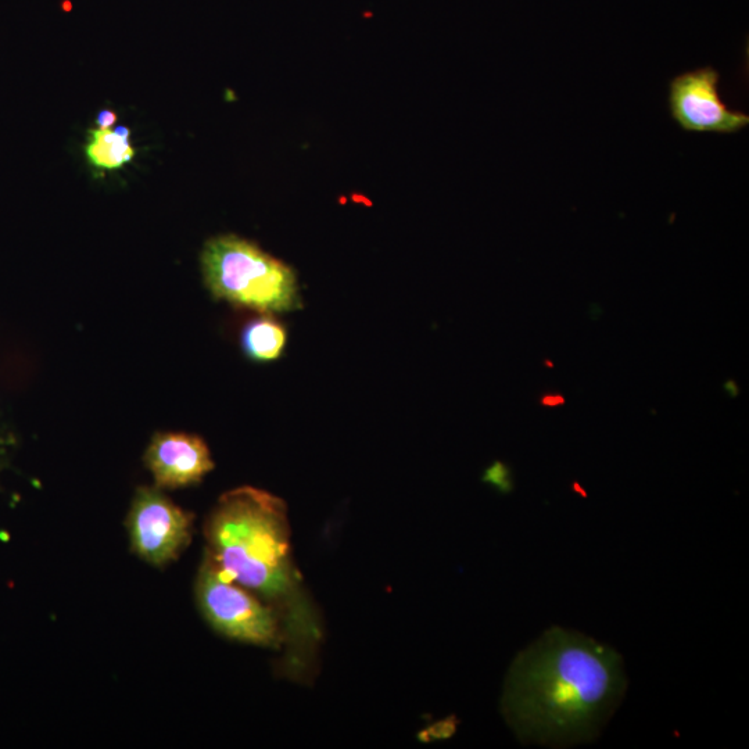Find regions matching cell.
Wrapping results in <instances>:
<instances>
[{
    "mask_svg": "<svg viewBox=\"0 0 749 749\" xmlns=\"http://www.w3.org/2000/svg\"><path fill=\"white\" fill-rule=\"evenodd\" d=\"M626 688L614 648L553 626L512 662L501 712L521 743L569 747L601 733Z\"/></svg>",
    "mask_w": 749,
    "mask_h": 749,
    "instance_id": "1",
    "label": "cell"
},
{
    "mask_svg": "<svg viewBox=\"0 0 749 749\" xmlns=\"http://www.w3.org/2000/svg\"><path fill=\"white\" fill-rule=\"evenodd\" d=\"M204 536L211 564L277 614L286 675L306 680L317 666L324 623L293 559L285 503L254 487L231 490L211 511Z\"/></svg>",
    "mask_w": 749,
    "mask_h": 749,
    "instance_id": "2",
    "label": "cell"
},
{
    "mask_svg": "<svg viewBox=\"0 0 749 749\" xmlns=\"http://www.w3.org/2000/svg\"><path fill=\"white\" fill-rule=\"evenodd\" d=\"M202 267L217 299L260 313L299 307L295 271L249 240L234 235L210 239L204 246Z\"/></svg>",
    "mask_w": 749,
    "mask_h": 749,
    "instance_id": "3",
    "label": "cell"
},
{
    "mask_svg": "<svg viewBox=\"0 0 749 749\" xmlns=\"http://www.w3.org/2000/svg\"><path fill=\"white\" fill-rule=\"evenodd\" d=\"M197 604L214 630L228 639L260 647H283L281 623L270 605L228 579L204 558L196 583Z\"/></svg>",
    "mask_w": 749,
    "mask_h": 749,
    "instance_id": "4",
    "label": "cell"
},
{
    "mask_svg": "<svg viewBox=\"0 0 749 749\" xmlns=\"http://www.w3.org/2000/svg\"><path fill=\"white\" fill-rule=\"evenodd\" d=\"M132 550L154 566H164L184 553L192 540L193 515L172 503L159 487H141L128 515Z\"/></svg>",
    "mask_w": 749,
    "mask_h": 749,
    "instance_id": "5",
    "label": "cell"
},
{
    "mask_svg": "<svg viewBox=\"0 0 749 749\" xmlns=\"http://www.w3.org/2000/svg\"><path fill=\"white\" fill-rule=\"evenodd\" d=\"M720 74L711 66L676 75L669 84V110L683 131L734 135L749 125L748 114L720 99Z\"/></svg>",
    "mask_w": 749,
    "mask_h": 749,
    "instance_id": "6",
    "label": "cell"
},
{
    "mask_svg": "<svg viewBox=\"0 0 749 749\" xmlns=\"http://www.w3.org/2000/svg\"><path fill=\"white\" fill-rule=\"evenodd\" d=\"M145 460L159 489L195 485L214 468L207 444L199 436L186 433L154 436Z\"/></svg>",
    "mask_w": 749,
    "mask_h": 749,
    "instance_id": "7",
    "label": "cell"
},
{
    "mask_svg": "<svg viewBox=\"0 0 749 749\" xmlns=\"http://www.w3.org/2000/svg\"><path fill=\"white\" fill-rule=\"evenodd\" d=\"M285 344L286 329L270 317L256 318L243 328L242 349L258 363L277 360Z\"/></svg>",
    "mask_w": 749,
    "mask_h": 749,
    "instance_id": "8",
    "label": "cell"
},
{
    "mask_svg": "<svg viewBox=\"0 0 749 749\" xmlns=\"http://www.w3.org/2000/svg\"><path fill=\"white\" fill-rule=\"evenodd\" d=\"M86 159L99 170H117L131 163L135 149L129 139L114 134L111 128H98L89 131L85 146Z\"/></svg>",
    "mask_w": 749,
    "mask_h": 749,
    "instance_id": "9",
    "label": "cell"
},
{
    "mask_svg": "<svg viewBox=\"0 0 749 749\" xmlns=\"http://www.w3.org/2000/svg\"><path fill=\"white\" fill-rule=\"evenodd\" d=\"M486 482L496 486L500 492L510 493L514 483H512L511 469L503 462H496L493 467L487 469L485 475Z\"/></svg>",
    "mask_w": 749,
    "mask_h": 749,
    "instance_id": "10",
    "label": "cell"
},
{
    "mask_svg": "<svg viewBox=\"0 0 749 749\" xmlns=\"http://www.w3.org/2000/svg\"><path fill=\"white\" fill-rule=\"evenodd\" d=\"M455 722L454 718L443 720V722L437 723L430 729V736L436 738V740H443V738H449L455 733Z\"/></svg>",
    "mask_w": 749,
    "mask_h": 749,
    "instance_id": "11",
    "label": "cell"
},
{
    "mask_svg": "<svg viewBox=\"0 0 749 749\" xmlns=\"http://www.w3.org/2000/svg\"><path fill=\"white\" fill-rule=\"evenodd\" d=\"M540 404L541 406L546 407V408H555L559 406H564L565 397L562 396V394L558 392L544 393L543 396L540 397Z\"/></svg>",
    "mask_w": 749,
    "mask_h": 749,
    "instance_id": "12",
    "label": "cell"
},
{
    "mask_svg": "<svg viewBox=\"0 0 749 749\" xmlns=\"http://www.w3.org/2000/svg\"><path fill=\"white\" fill-rule=\"evenodd\" d=\"M117 120V114L113 113V111L110 110H103L100 111L98 116V125L99 128H110L113 127L114 124H116Z\"/></svg>",
    "mask_w": 749,
    "mask_h": 749,
    "instance_id": "13",
    "label": "cell"
},
{
    "mask_svg": "<svg viewBox=\"0 0 749 749\" xmlns=\"http://www.w3.org/2000/svg\"><path fill=\"white\" fill-rule=\"evenodd\" d=\"M114 134H117L118 136H121V138L129 139V135H131V131H129V128L124 127V125H117V127H114L113 129Z\"/></svg>",
    "mask_w": 749,
    "mask_h": 749,
    "instance_id": "14",
    "label": "cell"
},
{
    "mask_svg": "<svg viewBox=\"0 0 749 749\" xmlns=\"http://www.w3.org/2000/svg\"><path fill=\"white\" fill-rule=\"evenodd\" d=\"M725 389L726 390H730V396L731 397H736L737 394H738V387L736 385V382H734V381L727 382L726 385H725Z\"/></svg>",
    "mask_w": 749,
    "mask_h": 749,
    "instance_id": "15",
    "label": "cell"
}]
</instances>
